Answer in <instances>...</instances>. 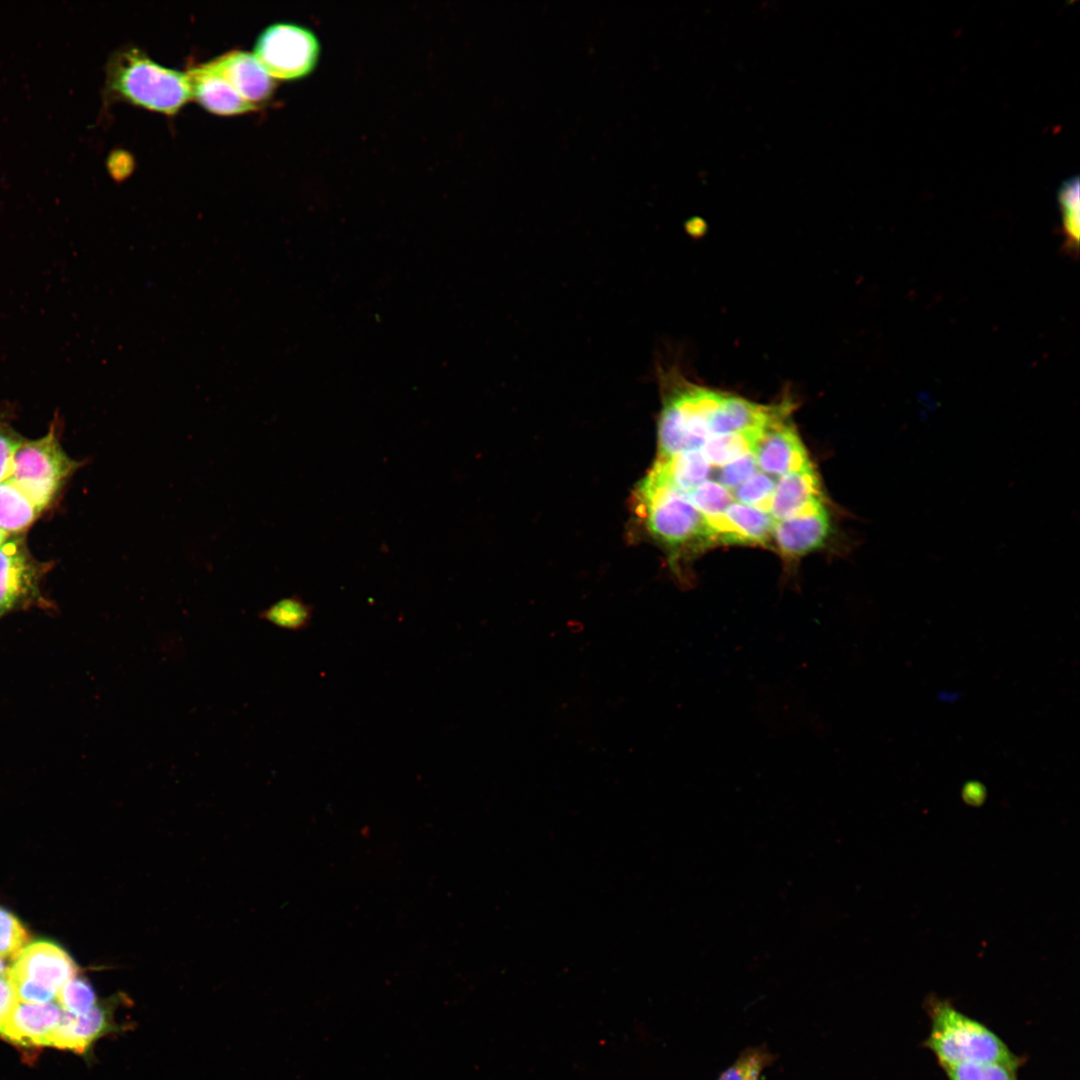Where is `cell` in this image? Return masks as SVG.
Wrapping results in <instances>:
<instances>
[{
  "mask_svg": "<svg viewBox=\"0 0 1080 1080\" xmlns=\"http://www.w3.org/2000/svg\"><path fill=\"white\" fill-rule=\"evenodd\" d=\"M823 505L817 473L811 462L782 475L776 482L769 509L775 521L810 512Z\"/></svg>",
  "mask_w": 1080,
  "mask_h": 1080,
  "instance_id": "10",
  "label": "cell"
},
{
  "mask_svg": "<svg viewBox=\"0 0 1080 1080\" xmlns=\"http://www.w3.org/2000/svg\"><path fill=\"white\" fill-rule=\"evenodd\" d=\"M687 496L696 509L706 518L707 522L722 516L729 505L734 502L730 490L709 479L688 492Z\"/></svg>",
  "mask_w": 1080,
  "mask_h": 1080,
  "instance_id": "21",
  "label": "cell"
},
{
  "mask_svg": "<svg viewBox=\"0 0 1080 1080\" xmlns=\"http://www.w3.org/2000/svg\"><path fill=\"white\" fill-rule=\"evenodd\" d=\"M28 941L29 935L22 923L0 907V958L13 960Z\"/></svg>",
  "mask_w": 1080,
  "mask_h": 1080,
  "instance_id": "26",
  "label": "cell"
},
{
  "mask_svg": "<svg viewBox=\"0 0 1080 1080\" xmlns=\"http://www.w3.org/2000/svg\"><path fill=\"white\" fill-rule=\"evenodd\" d=\"M962 798L970 806H980L986 798L985 788L980 783L969 782L962 790Z\"/></svg>",
  "mask_w": 1080,
  "mask_h": 1080,
  "instance_id": "30",
  "label": "cell"
},
{
  "mask_svg": "<svg viewBox=\"0 0 1080 1080\" xmlns=\"http://www.w3.org/2000/svg\"><path fill=\"white\" fill-rule=\"evenodd\" d=\"M8 968L4 962V959L0 958V974L5 972Z\"/></svg>",
  "mask_w": 1080,
  "mask_h": 1080,
  "instance_id": "32",
  "label": "cell"
},
{
  "mask_svg": "<svg viewBox=\"0 0 1080 1080\" xmlns=\"http://www.w3.org/2000/svg\"><path fill=\"white\" fill-rule=\"evenodd\" d=\"M931 1019L925 1046L942 1068L968 1062H1002L1020 1066L1015 1055L991 1029L956 1009L950 1001L930 997Z\"/></svg>",
  "mask_w": 1080,
  "mask_h": 1080,
  "instance_id": "2",
  "label": "cell"
},
{
  "mask_svg": "<svg viewBox=\"0 0 1080 1080\" xmlns=\"http://www.w3.org/2000/svg\"><path fill=\"white\" fill-rule=\"evenodd\" d=\"M105 96L167 115L177 113L192 99L186 73L154 62L138 48H124L112 55Z\"/></svg>",
  "mask_w": 1080,
  "mask_h": 1080,
  "instance_id": "1",
  "label": "cell"
},
{
  "mask_svg": "<svg viewBox=\"0 0 1080 1080\" xmlns=\"http://www.w3.org/2000/svg\"><path fill=\"white\" fill-rule=\"evenodd\" d=\"M119 998L97 1003L84 1015L64 1012L52 1034L48 1046L84 1053L98 1038L119 1031L114 1021V1011Z\"/></svg>",
  "mask_w": 1080,
  "mask_h": 1080,
  "instance_id": "9",
  "label": "cell"
},
{
  "mask_svg": "<svg viewBox=\"0 0 1080 1080\" xmlns=\"http://www.w3.org/2000/svg\"><path fill=\"white\" fill-rule=\"evenodd\" d=\"M715 540L724 543L766 544L775 520L769 512L733 502L719 518L708 522Z\"/></svg>",
  "mask_w": 1080,
  "mask_h": 1080,
  "instance_id": "13",
  "label": "cell"
},
{
  "mask_svg": "<svg viewBox=\"0 0 1080 1080\" xmlns=\"http://www.w3.org/2000/svg\"><path fill=\"white\" fill-rule=\"evenodd\" d=\"M40 511L9 479L0 482V528L18 533L28 528Z\"/></svg>",
  "mask_w": 1080,
  "mask_h": 1080,
  "instance_id": "17",
  "label": "cell"
},
{
  "mask_svg": "<svg viewBox=\"0 0 1080 1080\" xmlns=\"http://www.w3.org/2000/svg\"><path fill=\"white\" fill-rule=\"evenodd\" d=\"M760 433L710 434L700 450L711 466L720 467L746 453H752V443Z\"/></svg>",
  "mask_w": 1080,
  "mask_h": 1080,
  "instance_id": "19",
  "label": "cell"
},
{
  "mask_svg": "<svg viewBox=\"0 0 1080 1080\" xmlns=\"http://www.w3.org/2000/svg\"><path fill=\"white\" fill-rule=\"evenodd\" d=\"M777 1058L765 1043L749 1046L719 1073L716 1080H761L764 1070L772 1066Z\"/></svg>",
  "mask_w": 1080,
  "mask_h": 1080,
  "instance_id": "20",
  "label": "cell"
},
{
  "mask_svg": "<svg viewBox=\"0 0 1080 1080\" xmlns=\"http://www.w3.org/2000/svg\"><path fill=\"white\" fill-rule=\"evenodd\" d=\"M80 466V462L65 453L51 428L44 437L21 443L13 458L9 480L41 512Z\"/></svg>",
  "mask_w": 1080,
  "mask_h": 1080,
  "instance_id": "4",
  "label": "cell"
},
{
  "mask_svg": "<svg viewBox=\"0 0 1080 1080\" xmlns=\"http://www.w3.org/2000/svg\"><path fill=\"white\" fill-rule=\"evenodd\" d=\"M195 98L206 110L218 115H237L256 111L208 64L191 67L186 73Z\"/></svg>",
  "mask_w": 1080,
  "mask_h": 1080,
  "instance_id": "14",
  "label": "cell"
},
{
  "mask_svg": "<svg viewBox=\"0 0 1080 1080\" xmlns=\"http://www.w3.org/2000/svg\"><path fill=\"white\" fill-rule=\"evenodd\" d=\"M830 533V520L822 505L810 512L775 521L773 537L786 556L799 557L820 548Z\"/></svg>",
  "mask_w": 1080,
  "mask_h": 1080,
  "instance_id": "12",
  "label": "cell"
},
{
  "mask_svg": "<svg viewBox=\"0 0 1080 1080\" xmlns=\"http://www.w3.org/2000/svg\"><path fill=\"white\" fill-rule=\"evenodd\" d=\"M320 53L317 37L309 29L291 23L265 28L254 46V56L273 79L295 80L308 75Z\"/></svg>",
  "mask_w": 1080,
  "mask_h": 1080,
  "instance_id": "5",
  "label": "cell"
},
{
  "mask_svg": "<svg viewBox=\"0 0 1080 1080\" xmlns=\"http://www.w3.org/2000/svg\"><path fill=\"white\" fill-rule=\"evenodd\" d=\"M1018 1067L1002 1062H968L943 1070L949 1080H1017Z\"/></svg>",
  "mask_w": 1080,
  "mask_h": 1080,
  "instance_id": "22",
  "label": "cell"
},
{
  "mask_svg": "<svg viewBox=\"0 0 1080 1080\" xmlns=\"http://www.w3.org/2000/svg\"><path fill=\"white\" fill-rule=\"evenodd\" d=\"M651 470L677 489L688 493L707 480L711 465L701 450H689L671 457L657 458Z\"/></svg>",
  "mask_w": 1080,
  "mask_h": 1080,
  "instance_id": "16",
  "label": "cell"
},
{
  "mask_svg": "<svg viewBox=\"0 0 1080 1080\" xmlns=\"http://www.w3.org/2000/svg\"><path fill=\"white\" fill-rule=\"evenodd\" d=\"M637 514L648 533L672 553L715 541L706 518L677 489L650 469L635 491Z\"/></svg>",
  "mask_w": 1080,
  "mask_h": 1080,
  "instance_id": "3",
  "label": "cell"
},
{
  "mask_svg": "<svg viewBox=\"0 0 1080 1080\" xmlns=\"http://www.w3.org/2000/svg\"><path fill=\"white\" fill-rule=\"evenodd\" d=\"M78 966L58 945L44 940L27 944L8 967L11 978L23 979L58 992L77 976Z\"/></svg>",
  "mask_w": 1080,
  "mask_h": 1080,
  "instance_id": "7",
  "label": "cell"
},
{
  "mask_svg": "<svg viewBox=\"0 0 1080 1080\" xmlns=\"http://www.w3.org/2000/svg\"><path fill=\"white\" fill-rule=\"evenodd\" d=\"M207 64L256 109L272 96L275 87L274 79L250 52L231 50L208 61Z\"/></svg>",
  "mask_w": 1080,
  "mask_h": 1080,
  "instance_id": "8",
  "label": "cell"
},
{
  "mask_svg": "<svg viewBox=\"0 0 1080 1080\" xmlns=\"http://www.w3.org/2000/svg\"><path fill=\"white\" fill-rule=\"evenodd\" d=\"M1065 239L1070 248L1077 249L1079 239V179L1065 180L1058 190Z\"/></svg>",
  "mask_w": 1080,
  "mask_h": 1080,
  "instance_id": "23",
  "label": "cell"
},
{
  "mask_svg": "<svg viewBox=\"0 0 1080 1080\" xmlns=\"http://www.w3.org/2000/svg\"><path fill=\"white\" fill-rule=\"evenodd\" d=\"M776 481L763 472H756L732 490L738 503L769 512Z\"/></svg>",
  "mask_w": 1080,
  "mask_h": 1080,
  "instance_id": "25",
  "label": "cell"
},
{
  "mask_svg": "<svg viewBox=\"0 0 1080 1080\" xmlns=\"http://www.w3.org/2000/svg\"><path fill=\"white\" fill-rule=\"evenodd\" d=\"M62 1015L56 1003L18 1001L3 1024L0 1035L24 1046H48Z\"/></svg>",
  "mask_w": 1080,
  "mask_h": 1080,
  "instance_id": "11",
  "label": "cell"
},
{
  "mask_svg": "<svg viewBox=\"0 0 1080 1080\" xmlns=\"http://www.w3.org/2000/svg\"><path fill=\"white\" fill-rule=\"evenodd\" d=\"M789 412L788 405L752 443L757 467L765 474L782 476L810 463Z\"/></svg>",
  "mask_w": 1080,
  "mask_h": 1080,
  "instance_id": "6",
  "label": "cell"
},
{
  "mask_svg": "<svg viewBox=\"0 0 1080 1080\" xmlns=\"http://www.w3.org/2000/svg\"><path fill=\"white\" fill-rule=\"evenodd\" d=\"M57 1004L64 1012L84 1015L97 1004L94 989L85 979L75 976L57 992Z\"/></svg>",
  "mask_w": 1080,
  "mask_h": 1080,
  "instance_id": "24",
  "label": "cell"
},
{
  "mask_svg": "<svg viewBox=\"0 0 1080 1080\" xmlns=\"http://www.w3.org/2000/svg\"><path fill=\"white\" fill-rule=\"evenodd\" d=\"M8 533L0 528V546L7 541Z\"/></svg>",
  "mask_w": 1080,
  "mask_h": 1080,
  "instance_id": "31",
  "label": "cell"
},
{
  "mask_svg": "<svg viewBox=\"0 0 1080 1080\" xmlns=\"http://www.w3.org/2000/svg\"><path fill=\"white\" fill-rule=\"evenodd\" d=\"M18 1001L7 969L0 974V1030Z\"/></svg>",
  "mask_w": 1080,
  "mask_h": 1080,
  "instance_id": "29",
  "label": "cell"
},
{
  "mask_svg": "<svg viewBox=\"0 0 1080 1080\" xmlns=\"http://www.w3.org/2000/svg\"><path fill=\"white\" fill-rule=\"evenodd\" d=\"M22 442L8 424L0 421V482L9 479L14 455Z\"/></svg>",
  "mask_w": 1080,
  "mask_h": 1080,
  "instance_id": "28",
  "label": "cell"
},
{
  "mask_svg": "<svg viewBox=\"0 0 1080 1080\" xmlns=\"http://www.w3.org/2000/svg\"><path fill=\"white\" fill-rule=\"evenodd\" d=\"M37 570L20 540H7L0 546V614L31 591Z\"/></svg>",
  "mask_w": 1080,
  "mask_h": 1080,
  "instance_id": "15",
  "label": "cell"
},
{
  "mask_svg": "<svg viewBox=\"0 0 1080 1080\" xmlns=\"http://www.w3.org/2000/svg\"><path fill=\"white\" fill-rule=\"evenodd\" d=\"M314 607L306 603L298 594L284 597L258 613V618L272 625L288 630L307 629L313 618Z\"/></svg>",
  "mask_w": 1080,
  "mask_h": 1080,
  "instance_id": "18",
  "label": "cell"
},
{
  "mask_svg": "<svg viewBox=\"0 0 1080 1080\" xmlns=\"http://www.w3.org/2000/svg\"><path fill=\"white\" fill-rule=\"evenodd\" d=\"M757 464L752 453H746L735 460L720 466L716 478L718 483L728 490H734L757 472Z\"/></svg>",
  "mask_w": 1080,
  "mask_h": 1080,
  "instance_id": "27",
  "label": "cell"
}]
</instances>
